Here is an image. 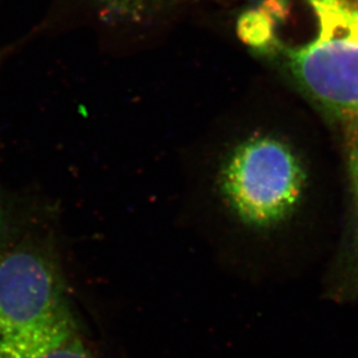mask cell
Segmentation results:
<instances>
[{
	"instance_id": "1",
	"label": "cell",
	"mask_w": 358,
	"mask_h": 358,
	"mask_svg": "<svg viewBox=\"0 0 358 358\" xmlns=\"http://www.w3.org/2000/svg\"><path fill=\"white\" fill-rule=\"evenodd\" d=\"M238 35L358 124V0H257L241 14Z\"/></svg>"
},
{
	"instance_id": "5",
	"label": "cell",
	"mask_w": 358,
	"mask_h": 358,
	"mask_svg": "<svg viewBox=\"0 0 358 358\" xmlns=\"http://www.w3.org/2000/svg\"><path fill=\"white\" fill-rule=\"evenodd\" d=\"M153 1L155 0H96L103 13L116 19L138 17Z\"/></svg>"
},
{
	"instance_id": "7",
	"label": "cell",
	"mask_w": 358,
	"mask_h": 358,
	"mask_svg": "<svg viewBox=\"0 0 358 358\" xmlns=\"http://www.w3.org/2000/svg\"><path fill=\"white\" fill-rule=\"evenodd\" d=\"M5 225H6V220H5V213H3V210L0 208V234H3V229H5Z\"/></svg>"
},
{
	"instance_id": "3",
	"label": "cell",
	"mask_w": 358,
	"mask_h": 358,
	"mask_svg": "<svg viewBox=\"0 0 358 358\" xmlns=\"http://www.w3.org/2000/svg\"><path fill=\"white\" fill-rule=\"evenodd\" d=\"M308 176L290 146L269 136L241 143L220 174V193L246 227L273 229L292 216L304 197Z\"/></svg>"
},
{
	"instance_id": "6",
	"label": "cell",
	"mask_w": 358,
	"mask_h": 358,
	"mask_svg": "<svg viewBox=\"0 0 358 358\" xmlns=\"http://www.w3.org/2000/svg\"><path fill=\"white\" fill-rule=\"evenodd\" d=\"M42 358H93L91 354L85 349L84 345L79 341L78 338H75L71 341H69L66 345L61 348L56 349L55 352L48 354Z\"/></svg>"
},
{
	"instance_id": "2",
	"label": "cell",
	"mask_w": 358,
	"mask_h": 358,
	"mask_svg": "<svg viewBox=\"0 0 358 358\" xmlns=\"http://www.w3.org/2000/svg\"><path fill=\"white\" fill-rule=\"evenodd\" d=\"M57 267L33 248L0 259V358H42L77 338Z\"/></svg>"
},
{
	"instance_id": "4",
	"label": "cell",
	"mask_w": 358,
	"mask_h": 358,
	"mask_svg": "<svg viewBox=\"0 0 358 358\" xmlns=\"http://www.w3.org/2000/svg\"><path fill=\"white\" fill-rule=\"evenodd\" d=\"M349 218L341 254L340 280L334 294L340 298L358 299V138L348 153Z\"/></svg>"
}]
</instances>
